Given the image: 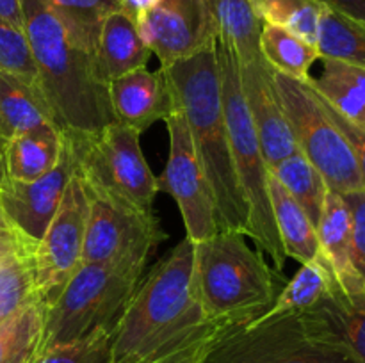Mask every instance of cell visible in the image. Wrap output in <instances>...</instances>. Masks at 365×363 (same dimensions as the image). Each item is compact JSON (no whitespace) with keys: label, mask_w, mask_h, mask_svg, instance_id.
Listing matches in <instances>:
<instances>
[{"label":"cell","mask_w":365,"mask_h":363,"mask_svg":"<svg viewBox=\"0 0 365 363\" xmlns=\"http://www.w3.org/2000/svg\"><path fill=\"white\" fill-rule=\"evenodd\" d=\"M195 242L182 238L139 281L110 331L113 363H157L210 340L221 330L192 285Z\"/></svg>","instance_id":"1"},{"label":"cell","mask_w":365,"mask_h":363,"mask_svg":"<svg viewBox=\"0 0 365 363\" xmlns=\"http://www.w3.org/2000/svg\"><path fill=\"white\" fill-rule=\"evenodd\" d=\"M38 85L64 132L93 134L114 123L107 84L96 73L95 56L75 41L43 0H21Z\"/></svg>","instance_id":"2"},{"label":"cell","mask_w":365,"mask_h":363,"mask_svg":"<svg viewBox=\"0 0 365 363\" xmlns=\"http://www.w3.org/2000/svg\"><path fill=\"white\" fill-rule=\"evenodd\" d=\"M216 43L160 70L173 89L177 107L187 120L192 144L212 189L220 230L239 231L248 237L250 212L232 159Z\"/></svg>","instance_id":"3"},{"label":"cell","mask_w":365,"mask_h":363,"mask_svg":"<svg viewBox=\"0 0 365 363\" xmlns=\"http://www.w3.org/2000/svg\"><path fill=\"white\" fill-rule=\"evenodd\" d=\"M192 285L203 312L220 327L257 319L273 306L284 288V273L267 262L246 235L220 230L195 242Z\"/></svg>","instance_id":"4"},{"label":"cell","mask_w":365,"mask_h":363,"mask_svg":"<svg viewBox=\"0 0 365 363\" xmlns=\"http://www.w3.org/2000/svg\"><path fill=\"white\" fill-rule=\"evenodd\" d=\"M200 363H356L331 337L319 310L221 327Z\"/></svg>","instance_id":"5"},{"label":"cell","mask_w":365,"mask_h":363,"mask_svg":"<svg viewBox=\"0 0 365 363\" xmlns=\"http://www.w3.org/2000/svg\"><path fill=\"white\" fill-rule=\"evenodd\" d=\"M216 48L221 78V100H223L225 121L230 137L232 159L250 212L248 238H253L257 248L269 256L274 269L284 273L287 258L274 226L269 192H267L269 167L242 95L239 60L230 46L225 43L217 41Z\"/></svg>","instance_id":"6"},{"label":"cell","mask_w":365,"mask_h":363,"mask_svg":"<svg viewBox=\"0 0 365 363\" xmlns=\"http://www.w3.org/2000/svg\"><path fill=\"white\" fill-rule=\"evenodd\" d=\"M141 278L143 269L82 262L46 305L39 351L100 330L113 331Z\"/></svg>","instance_id":"7"},{"label":"cell","mask_w":365,"mask_h":363,"mask_svg":"<svg viewBox=\"0 0 365 363\" xmlns=\"http://www.w3.org/2000/svg\"><path fill=\"white\" fill-rule=\"evenodd\" d=\"M64 134L73 149L75 173L84 184L153 214L159 180L146 162L139 132L114 121L93 134Z\"/></svg>","instance_id":"8"},{"label":"cell","mask_w":365,"mask_h":363,"mask_svg":"<svg viewBox=\"0 0 365 363\" xmlns=\"http://www.w3.org/2000/svg\"><path fill=\"white\" fill-rule=\"evenodd\" d=\"M273 82L298 149L323 174L337 194L364 191V180L351 148L305 82L274 73Z\"/></svg>","instance_id":"9"},{"label":"cell","mask_w":365,"mask_h":363,"mask_svg":"<svg viewBox=\"0 0 365 363\" xmlns=\"http://www.w3.org/2000/svg\"><path fill=\"white\" fill-rule=\"evenodd\" d=\"M81 184L88 198L82 262L145 270L150 255L168 238L155 214L139 212L82 180Z\"/></svg>","instance_id":"10"},{"label":"cell","mask_w":365,"mask_h":363,"mask_svg":"<svg viewBox=\"0 0 365 363\" xmlns=\"http://www.w3.org/2000/svg\"><path fill=\"white\" fill-rule=\"evenodd\" d=\"M164 123L170 135V155L163 173L157 177L159 191L168 192L177 203L185 237L192 242L205 241L220 231L212 189L192 144L184 112L177 107Z\"/></svg>","instance_id":"11"},{"label":"cell","mask_w":365,"mask_h":363,"mask_svg":"<svg viewBox=\"0 0 365 363\" xmlns=\"http://www.w3.org/2000/svg\"><path fill=\"white\" fill-rule=\"evenodd\" d=\"M88 198L77 173L68 182L61 205L32 251L36 290L45 305L56 299L82 263Z\"/></svg>","instance_id":"12"},{"label":"cell","mask_w":365,"mask_h":363,"mask_svg":"<svg viewBox=\"0 0 365 363\" xmlns=\"http://www.w3.org/2000/svg\"><path fill=\"white\" fill-rule=\"evenodd\" d=\"M138 27L160 66L195 56L217 41L209 0H159Z\"/></svg>","instance_id":"13"},{"label":"cell","mask_w":365,"mask_h":363,"mask_svg":"<svg viewBox=\"0 0 365 363\" xmlns=\"http://www.w3.org/2000/svg\"><path fill=\"white\" fill-rule=\"evenodd\" d=\"M73 173L75 155L64 134L63 155L45 177L32 182L0 178V210L11 230L16 231L32 248H36L56 216Z\"/></svg>","instance_id":"14"},{"label":"cell","mask_w":365,"mask_h":363,"mask_svg":"<svg viewBox=\"0 0 365 363\" xmlns=\"http://www.w3.org/2000/svg\"><path fill=\"white\" fill-rule=\"evenodd\" d=\"M319 258L334 281L331 298L349 308H365V278L355 258L351 216L342 194L328 189L317 223Z\"/></svg>","instance_id":"15"},{"label":"cell","mask_w":365,"mask_h":363,"mask_svg":"<svg viewBox=\"0 0 365 363\" xmlns=\"http://www.w3.org/2000/svg\"><path fill=\"white\" fill-rule=\"evenodd\" d=\"M242 95H245L248 112L253 127L259 135L267 167L277 166L284 159L298 152L287 117L282 109L273 82V71L264 59L250 64H239Z\"/></svg>","instance_id":"16"},{"label":"cell","mask_w":365,"mask_h":363,"mask_svg":"<svg viewBox=\"0 0 365 363\" xmlns=\"http://www.w3.org/2000/svg\"><path fill=\"white\" fill-rule=\"evenodd\" d=\"M107 93L114 121L139 134L177 109L173 89L160 68L157 71L139 68L125 73L107 84Z\"/></svg>","instance_id":"17"},{"label":"cell","mask_w":365,"mask_h":363,"mask_svg":"<svg viewBox=\"0 0 365 363\" xmlns=\"http://www.w3.org/2000/svg\"><path fill=\"white\" fill-rule=\"evenodd\" d=\"M152 50L139 32L138 21L123 9L110 13L100 27L95 48L96 73L103 84L146 68Z\"/></svg>","instance_id":"18"},{"label":"cell","mask_w":365,"mask_h":363,"mask_svg":"<svg viewBox=\"0 0 365 363\" xmlns=\"http://www.w3.org/2000/svg\"><path fill=\"white\" fill-rule=\"evenodd\" d=\"M64 132L57 125L36 128L9 139L4 155V178L32 182L45 177L59 162Z\"/></svg>","instance_id":"19"},{"label":"cell","mask_w":365,"mask_h":363,"mask_svg":"<svg viewBox=\"0 0 365 363\" xmlns=\"http://www.w3.org/2000/svg\"><path fill=\"white\" fill-rule=\"evenodd\" d=\"M46 125L57 123L39 85L0 71V134L4 139L9 142L14 135Z\"/></svg>","instance_id":"20"},{"label":"cell","mask_w":365,"mask_h":363,"mask_svg":"<svg viewBox=\"0 0 365 363\" xmlns=\"http://www.w3.org/2000/svg\"><path fill=\"white\" fill-rule=\"evenodd\" d=\"M267 192L285 258L296 260L299 265L316 260L319 256L317 228L305 210L271 173L267 178Z\"/></svg>","instance_id":"21"},{"label":"cell","mask_w":365,"mask_h":363,"mask_svg":"<svg viewBox=\"0 0 365 363\" xmlns=\"http://www.w3.org/2000/svg\"><path fill=\"white\" fill-rule=\"evenodd\" d=\"M323 63L317 77L305 82L339 114L365 128V68L337 59H319Z\"/></svg>","instance_id":"22"},{"label":"cell","mask_w":365,"mask_h":363,"mask_svg":"<svg viewBox=\"0 0 365 363\" xmlns=\"http://www.w3.org/2000/svg\"><path fill=\"white\" fill-rule=\"evenodd\" d=\"M216 23L217 41L225 43L237 57L239 64L262 59L259 48L264 21L257 14L253 0H209Z\"/></svg>","instance_id":"23"},{"label":"cell","mask_w":365,"mask_h":363,"mask_svg":"<svg viewBox=\"0 0 365 363\" xmlns=\"http://www.w3.org/2000/svg\"><path fill=\"white\" fill-rule=\"evenodd\" d=\"M259 48L271 71L299 82L309 80L310 68L319 60L317 46L310 45L280 25H262Z\"/></svg>","instance_id":"24"},{"label":"cell","mask_w":365,"mask_h":363,"mask_svg":"<svg viewBox=\"0 0 365 363\" xmlns=\"http://www.w3.org/2000/svg\"><path fill=\"white\" fill-rule=\"evenodd\" d=\"M331 294H334V281H331L323 260L317 256L312 262L302 263L292 280L284 285L273 306L257 319L307 312V310L316 308L321 301L330 298Z\"/></svg>","instance_id":"25"},{"label":"cell","mask_w":365,"mask_h":363,"mask_svg":"<svg viewBox=\"0 0 365 363\" xmlns=\"http://www.w3.org/2000/svg\"><path fill=\"white\" fill-rule=\"evenodd\" d=\"M269 173L280 182L285 191L299 203L314 226L317 228L321 212H323L324 198H327L328 185L323 174L314 167V164L302 152L292 153L269 169Z\"/></svg>","instance_id":"26"},{"label":"cell","mask_w":365,"mask_h":363,"mask_svg":"<svg viewBox=\"0 0 365 363\" xmlns=\"http://www.w3.org/2000/svg\"><path fill=\"white\" fill-rule=\"evenodd\" d=\"M45 310V302L36 301L0 322V363L34 362L41 342Z\"/></svg>","instance_id":"27"},{"label":"cell","mask_w":365,"mask_h":363,"mask_svg":"<svg viewBox=\"0 0 365 363\" xmlns=\"http://www.w3.org/2000/svg\"><path fill=\"white\" fill-rule=\"evenodd\" d=\"M319 59H337L365 68V27L324 6L317 34Z\"/></svg>","instance_id":"28"},{"label":"cell","mask_w":365,"mask_h":363,"mask_svg":"<svg viewBox=\"0 0 365 363\" xmlns=\"http://www.w3.org/2000/svg\"><path fill=\"white\" fill-rule=\"evenodd\" d=\"M43 4L63 21L75 41L93 56L102 21L121 9V0H43Z\"/></svg>","instance_id":"29"},{"label":"cell","mask_w":365,"mask_h":363,"mask_svg":"<svg viewBox=\"0 0 365 363\" xmlns=\"http://www.w3.org/2000/svg\"><path fill=\"white\" fill-rule=\"evenodd\" d=\"M41 301L36 290L32 249H18L0 260V322Z\"/></svg>","instance_id":"30"},{"label":"cell","mask_w":365,"mask_h":363,"mask_svg":"<svg viewBox=\"0 0 365 363\" xmlns=\"http://www.w3.org/2000/svg\"><path fill=\"white\" fill-rule=\"evenodd\" d=\"M264 23L280 25L317 46L323 4L319 0H253Z\"/></svg>","instance_id":"31"},{"label":"cell","mask_w":365,"mask_h":363,"mask_svg":"<svg viewBox=\"0 0 365 363\" xmlns=\"http://www.w3.org/2000/svg\"><path fill=\"white\" fill-rule=\"evenodd\" d=\"M317 310L331 337L356 363H365V308H349L330 295L317 305Z\"/></svg>","instance_id":"32"},{"label":"cell","mask_w":365,"mask_h":363,"mask_svg":"<svg viewBox=\"0 0 365 363\" xmlns=\"http://www.w3.org/2000/svg\"><path fill=\"white\" fill-rule=\"evenodd\" d=\"M32 363H113L110 331L100 330L81 340L43 349Z\"/></svg>","instance_id":"33"},{"label":"cell","mask_w":365,"mask_h":363,"mask_svg":"<svg viewBox=\"0 0 365 363\" xmlns=\"http://www.w3.org/2000/svg\"><path fill=\"white\" fill-rule=\"evenodd\" d=\"M0 71L38 85V71L24 31L0 20Z\"/></svg>","instance_id":"34"},{"label":"cell","mask_w":365,"mask_h":363,"mask_svg":"<svg viewBox=\"0 0 365 363\" xmlns=\"http://www.w3.org/2000/svg\"><path fill=\"white\" fill-rule=\"evenodd\" d=\"M314 95L317 96V100H319L321 105H323L324 112H327L328 117L334 121L335 127L341 130V134L344 135L346 142H348L349 148H351L353 157H355L356 164H359V169H360V174H362L364 187H365V128L360 127V125L353 123V121L346 120V117L342 116V114H339L337 110L330 105V103L324 102V100L321 98L316 91H314Z\"/></svg>","instance_id":"35"},{"label":"cell","mask_w":365,"mask_h":363,"mask_svg":"<svg viewBox=\"0 0 365 363\" xmlns=\"http://www.w3.org/2000/svg\"><path fill=\"white\" fill-rule=\"evenodd\" d=\"M351 216L353 248H355L356 265L365 278V189L342 196Z\"/></svg>","instance_id":"36"},{"label":"cell","mask_w":365,"mask_h":363,"mask_svg":"<svg viewBox=\"0 0 365 363\" xmlns=\"http://www.w3.org/2000/svg\"><path fill=\"white\" fill-rule=\"evenodd\" d=\"M319 2L365 27V0H319Z\"/></svg>","instance_id":"37"},{"label":"cell","mask_w":365,"mask_h":363,"mask_svg":"<svg viewBox=\"0 0 365 363\" xmlns=\"http://www.w3.org/2000/svg\"><path fill=\"white\" fill-rule=\"evenodd\" d=\"M18 249H32L34 251V248L27 244L16 231L9 230V228H0V260L6 258L13 251H18Z\"/></svg>","instance_id":"38"},{"label":"cell","mask_w":365,"mask_h":363,"mask_svg":"<svg viewBox=\"0 0 365 363\" xmlns=\"http://www.w3.org/2000/svg\"><path fill=\"white\" fill-rule=\"evenodd\" d=\"M0 20L24 31V13L21 0H0Z\"/></svg>","instance_id":"39"},{"label":"cell","mask_w":365,"mask_h":363,"mask_svg":"<svg viewBox=\"0 0 365 363\" xmlns=\"http://www.w3.org/2000/svg\"><path fill=\"white\" fill-rule=\"evenodd\" d=\"M210 340H212V338H210ZM210 340L203 342V344H200V345H195V347L187 349V351H182V352H178V354L170 356V358L163 359V362H157V363H200V358H202L203 351H205L207 344H209Z\"/></svg>","instance_id":"40"},{"label":"cell","mask_w":365,"mask_h":363,"mask_svg":"<svg viewBox=\"0 0 365 363\" xmlns=\"http://www.w3.org/2000/svg\"><path fill=\"white\" fill-rule=\"evenodd\" d=\"M159 0H121V9L127 11L135 21L141 20Z\"/></svg>","instance_id":"41"},{"label":"cell","mask_w":365,"mask_h":363,"mask_svg":"<svg viewBox=\"0 0 365 363\" xmlns=\"http://www.w3.org/2000/svg\"><path fill=\"white\" fill-rule=\"evenodd\" d=\"M6 146L7 141L4 139V135L0 134V178L6 177V174H4V155H6Z\"/></svg>","instance_id":"42"},{"label":"cell","mask_w":365,"mask_h":363,"mask_svg":"<svg viewBox=\"0 0 365 363\" xmlns=\"http://www.w3.org/2000/svg\"><path fill=\"white\" fill-rule=\"evenodd\" d=\"M0 228H9V224H7V221H6V217H4L2 210H0ZM9 230H11V228H9Z\"/></svg>","instance_id":"43"}]
</instances>
